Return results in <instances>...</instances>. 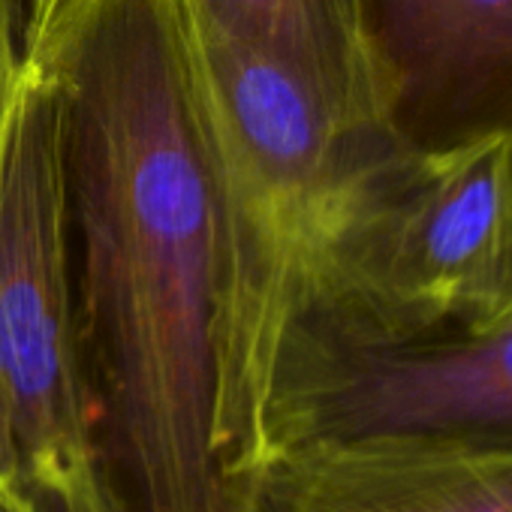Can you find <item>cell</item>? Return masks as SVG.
Wrapping results in <instances>:
<instances>
[{"mask_svg":"<svg viewBox=\"0 0 512 512\" xmlns=\"http://www.w3.org/2000/svg\"><path fill=\"white\" fill-rule=\"evenodd\" d=\"M308 311L389 332L512 320V133L389 154Z\"/></svg>","mask_w":512,"mask_h":512,"instance_id":"5b68a950","label":"cell"},{"mask_svg":"<svg viewBox=\"0 0 512 512\" xmlns=\"http://www.w3.org/2000/svg\"><path fill=\"white\" fill-rule=\"evenodd\" d=\"M184 13L220 247V455L263 497V416L281 341L329 284L344 232L398 145L341 118L190 0Z\"/></svg>","mask_w":512,"mask_h":512,"instance_id":"7a4b0ae2","label":"cell"},{"mask_svg":"<svg viewBox=\"0 0 512 512\" xmlns=\"http://www.w3.org/2000/svg\"><path fill=\"white\" fill-rule=\"evenodd\" d=\"M61 100L79 362L115 512H260L220 455V247L184 0H22Z\"/></svg>","mask_w":512,"mask_h":512,"instance_id":"6da1fadb","label":"cell"},{"mask_svg":"<svg viewBox=\"0 0 512 512\" xmlns=\"http://www.w3.org/2000/svg\"><path fill=\"white\" fill-rule=\"evenodd\" d=\"M217 28L290 70L341 118L386 130L359 0H190ZM389 133V130H386Z\"/></svg>","mask_w":512,"mask_h":512,"instance_id":"ba28073f","label":"cell"},{"mask_svg":"<svg viewBox=\"0 0 512 512\" xmlns=\"http://www.w3.org/2000/svg\"><path fill=\"white\" fill-rule=\"evenodd\" d=\"M19 482V455L13 443V428H10V404H7V389L4 377H0V488Z\"/></svg>","mask_w":512,"mask_h":512,"instance_id":"9c48e42d","label":"cell"},{"mask_svg":"<svg viewBox=\"0 0 512 512\" xmlns=\"http://www.w3.org/2000/svg\"><path fill=\"white\" fill-rule=\"evenodd\" d=\"M0 377L34 503L115 512L79 362L61 100L22 31V4L0 58Z\"/></svg>","mask_w":512,"mask_h":512,"instance_id":"3957f363","label":"cell"},{"mask_svg":"<svg viewBox=\"0 0 512 512\" xmlns=\"http://www.w3.org/2000/svg\"><path fill=\"white\" fill-rule=\"evenodd\" d=\"M0 512H43L22 482L0 488Z\"/></svg>","mask_w":512,"mask_h":512,"instance_id":"30bf717a","label":"cell"},{"mask_svg":"<svg viewBox=\"0 0 512 512\" xmlns=\"http://www.w3.org/2000/svg\"><path fill=\"white\" fill-rule=\"evenodd\" d=\"M263 443L269 467L314 443L512 449V320L389 332L308 311L281 341Z\"/></svg>","mask_w":512,"mask_h":512,"instance_id":"277c9868","label":"cell"},{"mask_svg":"<svg viewBox=\"0 0 512 512\" xmlns=\"http://www.w3.org/2000/svg\"><path fill=\"white\" fill-rule=\"evenodd\" d=\"M19 4H22V0H0V58H4V43H7V37L13 31Z\"/></svg>","mask_w":512,"mask_h":512,"instance_id":"8fae6325","label":"cell"},{"mask_svg":"<svg viewBox=\"0 0 512 512\" xmlns=\"http://www.w3.org/2000/svg\"><path fill=\"white\" fill-rule=\"evenodd\" d=\"M401 151L512 133V0H359Z\"/></svg>","mask_w":512,"mask_h":512,"instance_id":"8992f818","label":"cell"},{"mask_svg":"<svg viewBox=\"0 0 512 512\" xmlns=\"http://www.w3.org/2000/svg\"><path fill=\"white\" fill-rule=\"evenodd\" d=\"M260 512H512V449L299 446L272 461Z\"/></svg>","mask_w":512,"mask_h":512,"instance_id":"52a82bcc","label":"cell"}]
</instances>
